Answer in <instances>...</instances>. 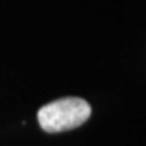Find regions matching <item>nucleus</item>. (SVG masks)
Here are the masks:
<instances>
[{"mask_svg":"<svg viewBox=\"0 0 146 146\" xmlns=\"http://www.w3.org/2000/svg\"><path fill=\"white\" fill-rule=\"evenodd\" d=\"M91 115V107L80 98H62L43 106L38 122L46 133H61L81 126Z\"/></svg>","mask_w":146,"mask_h":146,"instance_id":"nucleus-1","label":"nucleus"}]
</instances>
